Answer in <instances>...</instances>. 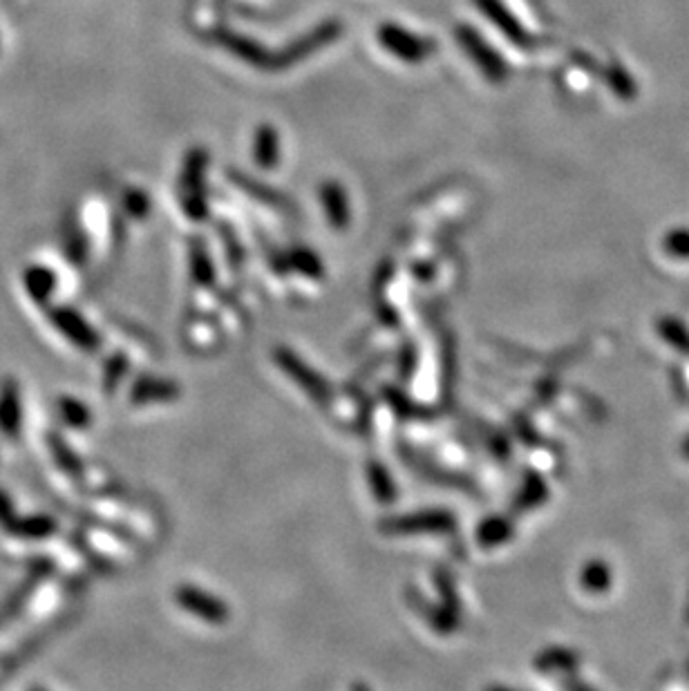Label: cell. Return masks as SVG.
<instances>
[{"label": "cell", "mask_w": 689, "mask_h": 691, "mask_svg": "<svg viewBox=\"0 0 689 691\" xmlns=\"http://www.w3.org/2000/svg\"><path fill=\"white\" fill-rule=\"evenodd\" d=\"M50 323L56 327V331H61V334L72 340L74 345H81V347H90L94 343V336L90 327L83 323L79 314H74L70 309H52L50 311Z\"/></svg>", "instance_id": "1"}, {"label": "cell", "mask_w": 689, "mask_h": 691, "mask_svg": "<svg viewBox=\"0 0 689 691\" xmlns=\"http://www.w3.org/2000/svg\"><path fill=\"white\" fill-rule=\"evenodd\" d=\"M21 428V396L14 381H5L0 387V432L16 437Z\"/></svg>", "instance_id": "2"}, {"label": "cell", "mask_w": 689, "mask_h": 691, "mask_svg": "<svg viewBox=\"0 0 689 691\" xmlns=\"http://www.w3.org/2000/svg\"><path fill=\"white\" fill-rule=\"evenodd\" d=\"M23 285H25L27 296H30L34 302H39V305H45L56 289V276L52 269L41 267V264H34V267L25 269Z\"/></svg>", "instance_id": "3"}, {"label": "cell", "mask_w": 689, "mask_h": 691, "mask_svg": "<svg viewBox=\"0 0 689 691\" xmlns=\"http://www.w3.org/2000/svg\"><path fill=\"white\" fill-rule=\"evenodd\" d=\"M14 528L18 530V535L21 537L41 539L52 533L54 524H52V519H47V517H30V519H23V522H18Z\"/></svg>", "instance_id": "4"}, {"label": "cell", "mask_w": 689, "mask_h": 691, "mask_svg": "<svg viewBox=\"0 0 689 691\" xmlns=\"http://www.w3.org/2000/svg\"><path fill=\"white\" fill-rule=\"evenodd\" d=\"M14 517V508H12V501L7 499V495L0 492V524H9Z\"/></svg>", "instance_id": "5"}]
</instances>
